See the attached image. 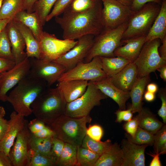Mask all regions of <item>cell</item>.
<instances>
[{"label": "cell", "instance_id": "6da1fadb", "mask_svg": "<svg viewBox=\"0 0 166 166\" xmlns=\"http://www.w3.org/2000/svg\"><path fill=\"white\" fill-rule=\"evenodd\" d=\"M102 7V1H97L93 7L85 11L73 13L66 10L62 16L55 17L63 30V39L75 40L85 35L99 34L104 28Z\"/></svg>", "mask_w": 166, "mask_h": 166}, {"label": "cell", "instance_id": "7a4b0ae2", "mask_svg": "<svg viewBox=\"0 0 166 166\" xmlns=\"http://www.w3.org/2000/svg\"><path fill=\"white\" fill-rule=\"evenodd\" d=\"M47 85L44 81L28 75L14 87L7 96V101L16 113L28 117L32 113L31 104L46 89Z\"/></svg>", "mask_w": 166, "mask_h": 166}, {"label": "cell", "instance_id": "3957f363", "mask_svg": "<svg viewBox=\"0 0 166 166\" xmlns=\"http://www.w3.org/2000/svg\"><path fill=\"white\" fill-rule=\"evenodd\" d=\"M66 104L57 87L45 89L32 103L31 108L36 118L49 125L64 114Z\"/></svg>", "mask_w": 166, "mask_h": 166}, {"label": "cell", "instance_id": "277c9868", "mask_svg": "<svg viewBox=\"0 0 166 166\" xmlns=\"http://www.w3.org/2000/svg\"><path fill=\"white\" fill-rule=\"evenodd\" d=\"M91 121L89 115L75 118L64 114L48 125L54 132L55 137L78 147L81 146L86 135L87 124Z\"/></svg>", "mask_w": 166, "mask_h": 166}, {"label": "cell", "instance_id": "5b68a950", "mask_svg": "<svg viewBox=\"0 0 166 166\" xmlns=\"http://www.w3.org/2000/svg\"><path fill=\"white\" fill-rule=\"evenodd\" d=\"M128 21L114 28H104L96 36L93 45L85 58L84 62H89L96 56L115 57L114 52L122 44V36L127 27Z\"/></svg>", "mask_w": 166, "mask_h": 166}, {"label": "cell", "instance_id": "8992f818", "mask_svg": "<svg viewBox=\"0 0 166 166\" xmlns=\"http://www.w3.org/2000/svg\"><path fill=\"white\" fill-rule=\"evenodd\" d=\"M161 5L149 2L134 11L128 21L122 40L146 36L160 11Z\"/></svg>", "mask_w": 166, "mask_h": 166}, {"label": "cell", "instance_id": "52a82bcc", "mask_svg": "<svg viewBox=\"0 0 166 166\" xmlns=\"http://www.w3.org/2000/svg\"><path fill=\"white\" fill-rule=\"evenodd\" d=\"M108 97L97 87L93 82L89 81L86 91L81 96L66 103L64 114L75 118L89 115L94 107L100 105L101 100Z\"/></svg>", "mask_w": 166, "mask_h": 166}, {"label": "cell", "instance_id": "ba28073f", "mask_svg": "<svg viewBox=\"0 0 166 166\" xmlns=\"http://www.w3.org/2000/svg\"><path fill=\"white\" fill-rule=\"evenodd\" d=\"M161 44L159 39L145 42L137 58L133 62L136 66L138 77H142L155 72L166 65V61L160 56L158 49Z\"/></svg>", "mask_w": 166, "mask_h": 166}, {"label": "cell", "instance_id": "9c48e42d", "mask_svg": "<svg viewBox=\"0 0 166 166\" xmlns=\"http://www.w3.org/2000/svg\"><path fill=\"white\" fill-rule=\"evenodd\" d=\"M107 77L102 69L100 57L96 56L89 62H81L65 71L60 76L57 81L78 80L95 82Z\"/></svg>", "mask_w": 166, "mask_h": 166}, {"label": "cell", "instance_id": "30bf717a", "mask_svg": "<svg viewBox=\"0 0 166 166\" xmlns=\"http://www.w3.org/2000/svg\"><path fill=\"white\" fill-rule=\"evenodd\" d=\"M77 42L69 39H60L54 35L44 31L40 42V59L49 61H54L71 49Z\"/></svg>", "mask_w": 166, "mask_h": 166}, {"label": "cell", "instance_id": "8fae6325", "mask_svg": "<svg viewBox=\"0 0 166 166\" xmlns=\"http://www.w3.org/2000/svg\"><path fill=\"white\" fill-rule=\"evenodd\" d=\"M102 18L104 28H116L128 21L134 11L117 0L103 2Z\"/></svg>", "mask_w": 166, "mask_h": 166}, {"label": "cell", "instance_id": "7c38bea8", "mask_svg": "<svg viewBox=\"0 0 166 166\" xmlns=\"http://www.w3.org/2000/svg\"><path fill=\"white\" fill-rule=\"evenodd\" d=\"M29 76L44 81L47 85L51 86L57 81L60 76L66 70L62 65L54 61L41 59L30 58Z\"/></svg>", "mask_w": 166, "mask_h": 166}, {"label": "cell", "instance_id": "4fadbf2b", "mask_svg": "<svg viewBox=\"0 0 166 166\" xmlns=\"http://www.w3.org/2000/svg\"><path fill=\"white\" fill-rule=\"evenodd\" d=\"M30 68V59L27 57L10 69L0 73V101H7L8 92L29 75Z\"/></svg>", "mask_w": 166, "mask_h": 166}, {"label": "cell", "instance_id": "5bb4252c", "mask_svg": "<svg viewBox=\"0 0 166 166\" xmlns=\"http://www.w3.org/2000/svg\"><path fill=\"white\" fill-rule=\"evenodd\" d=\"M94 36L88 35L80 38L71 49L53 61L63 66L66 69V71L72 69L84 61L93 45Z\"/></svg>", "mask_w": 166, "mask_h": 166}, {"label": "cell", "instance_id": "9a60e30c", "mask_svg": "<svg viewBox=\"0 0 166 166\" xmlns=\"http://www.w3.org/2000/svg\"><path fill=\"white\" fill-rule=\"evenodd\" d=\"M28 121L18 135L9 152V156L13 166H29L30 161V132Z\"/></svg>", "mask_w": 166, "mask_h": 166}, {"label": "cell", "instance_id": "2e32d148", "mask_svg": "<svg viewBox=\"0 0 166 166\" xmlns=\"http://www.w3.org/2000/svg\"><path fill=\"white\" fill-rule=\"evenodd\" d=\"M121 148L123 154L122 166H145V151L148 144L138 145L127 139L122 140Z\"/></svg>", "mask_w": 166, "mask_h": 166}, {"label": "cell", "instance_id": "e0dca14e", "mask_svg": "<svg viewBox=\"0 0 166 166\" xmlns=\"http://www.w3.org/2000/svg\"><path fill=\"white\" fill-rule=\"evenodd\" d=\"M24 117L14 111L10 115L8 129L3 138L0 141V151L9 156V152L14 140L27 121Z\"/></svg>", "mask_w": 166, "mask_h": 166}, {"label": "cell", "instance_id": "ac0fdd59", "mask_svg": "<svg viewBox=\"0 0 166 166\" xmlns=\"http://www.w3.org/2000/svg\"><path fill=\"white\" fill-rule=\"evenodd\" d=\"M6 28L14 61L16 64L19 63L27 57L24 51L26 47L24 40L13 19Z\"/></svg>", "mask_w": 166, "mask_h": 166}, {"label": "cell", "instance_id": "d6986e66", "mask_svg": "<svg viewBox=\"0 0 166 166\" xmlns=\"http://www.w3.org/2000/svg\"><path fill=\"white\" fill-rule=\"evenodd\" d=\"M108 77L117 88L129 92L138 77L136 66L131 62L117 73Z\"/></svg>", "mask_w": 166, "mask_h": 166}, {"label": "cell", "instance_id": "ffe728a7", "mask_svg": "<svg viewBox=\"0 0 166 166\" xmlns=\"http://www.w3.org/2000/svg\"><path fill=\"white\" fill-rule=\"evenodd\" d=\"M94 82L102 93L112 98L117 104L119 109H126V102L130 98L129 92H125L117 88L108 77L104 80Z\"/></svg>", "mask_w": 166, "mask_h": 166}, {"label": "cell", "instance_id": "44dd1931", "mask_svg": "<svg viewBox=\"0 0 166 166\" xmlns=\"http://www.w3.org/2000/svg\"><path fill=\"white\" fill-rule=\"evenodd\" d=\"M57 87L66 103L81 96L87 89L88 81L72 80L58 82Z\"/></svg>", "mask_w": 166, "mask_h": 166}, {"label": "cell", "instance_id": "7402d4cb", "mask_svg": "<svg viewBox=\"0 0 166 166\" xmlns=\"http://www.w3.org/2000/svg\"><path fill=\"white\" fill-rule=\"evenodd\" d=\"M146 36H143L121 41L122 44L114 52L115 56H119L133 62L138 57L145 42Z\"/></svg>", "mask_w": 166, "mask_h": 166}, {"label": "cell", "instance_id": "603a6c76", "mask_svg": "<svg viewBox=\"0 0 166 166\" xmlns=\"http://www.w3.org/2000/svg\"><path fill=\"white\" fill-rule=\"evenodd\" d=\"M13 20L26 26L37 40L40 42L44 31L43 26L36 12L28 13L22 10L18 13Z\"/></svg>", "mask_w": 166, "mask_h": 166}, {"label": "cell", "instance_id": "cb8c5ba5", "mask_svg": "<svg viewBox=\"0 0 166 166\" xmlns=\"http://www.w3.org/2000/svg\"><path fill=\"white\" fill-rule=\"evenodd\" d=\"M150 80L149 75L138 77L129 91L132 104L129 109L133 113H139L143 108V96L147 85Z\"/></svg>", "mask_w": 166, "mask_h": 166}, {"label": "cell", "instance_id": "d4e9b609", "mask_svg": "<svg viewBox=\"0 0 166 166\" xmlns=\"http://www.w3.org/2000/svg\"><path fill=\"white\" fill-rule=\"evenodd\" d=\"M166 36V0H162L159 13L148 33L145 42L156 39L161 40Z\"/></svg>", "mask_w": 166, "mask_h": 166}, {"label": "cell", "instance_id": "484cf974", "mask_svg": "<svg viewBox=\"0 0 166 166\" xmlns=\"http://www.w3.org/2000/svg\"><path fill=\"white\" fill-rule=\"evenodd\" d=\"M14 22L24 40L27 57L28 58L40 59L41 48L40 42L26 26L20 23Z\"/></svg>", "mask_w": 166, "mask_h": 166}, {"label": "cell", "instance_id": "4316f807", "mask_svg": "<svg viewBox=\"0 0 166 166\" xmlns=\"http://www.w3.org/2000/svg\"><path fill=\"white\" fill-rule=\"evenodd\" d=\"M135 117L138 121L139 127L153 134L164 125L146 108L143 107Z\"/></svg>", "mask_w": 166, "mask_h": 166}, {"label": "cell", "instance_id": "83f0119b", "mask_svg": "<svg viewBox=\"0 0 166 166\" xmlns=\"http://www.w3.org/2000/svg\"><path fill=\"white\" fill-rule=\"evenodd\" d=\"M122 163L121 148L115 142L100 156L94 166H122Z\"/></svg>", "mask_w": 166, "mask_h": 166}, {"label": "cell", "instance_id": "f1b7e54d", "mask_svg": "<svg viewBox=\"0 0 166 166\" xmlns=\"http://www.w3.org/2000/svg\"><path fill=\"white\" fill-rule=\"evenodd\" d=\"M103 70L108 77L113 76L119 73L128 64L132 62L122 57H100Z\"/></svg>", "mask_w": 166, "mask_h": 166}, {"label": "cell", "instance_id": "f546056e", "mask_svg": "<svg viewBox=\"0 0 166 166\" xmlns=\"http://www.w3.org/2000/svg\"><path fill=\"white\" fill-rule=\"evenodd\" d=\"M24 0H4L0 9V20L13 19L23 10Z\"/></svg>", "mask_w": 166, "mask_h": 166}, {"label": "cell", "instance_id": "4dcf8cb0", "mask_svg": "<svg viewBox=\"0 0 166 166\" xmlns=\"http://www.w3.org/2000/svg\"><path fill=\"white\" fill-rule=\"evenodd\" d=\"M53 137H38L30 132L29 141L30 150L47 156L51 158L50 153Z\"/></svg>", "mask_w": 166, "mask_h": 166}, {"label": "cell", "instance_id": "1f68e13d", "mask_svg": "<svg viewBox=\"0 0 166 166\" xmlns=\"http://www.w3.org/2000/svg\"><path fill=\"white\" fill-rule=\"evenodd\" d=\"M77 148L74 145L65 143L56 166H77Z\"/></svg>", "mask_w": 166, "mask_h": 166}, {"label": "cell", "instance_id": "d6a6232c", "mask_svg": "<svg viewBox=\"0 0 166 166\" xmlns=\"http://www.w3.org/2000/svg\"><path fill=\"white\" fill-rule=\"evenodd\" d=\"M111 141L108 139L102 142L94 140L86 134L81 146L101 156L112 144Z\"/></svg>", "mask_w": 166, "mask_h": 166}, {"label": "cell", "instance_id": "836d02e7", "mask_svg": "<svg viewBox=\"0 0 166 166\" xmlns=\"http://www.w3.org/2000/svg\"><path fill=\"white\" fill-rule=\"evenodd\" d=\"M100 156L81 146L78 147L77 166H94Z\"/></svg>", "mask_w": 166, "mask_h": 166}, {"label": "cell", "instance_id": "e575fe53", "mask_svg": "<svg viewBox=\"0 0 166 166\" xmlns=\"http://www.w3.org/2000/svg\"><path fill=\"white\" fill-rule=\"evenodd\" d=\"M57 0H38L33 7V12L38 15L42 26L46 22L47 17Z\"/></svg>", "mask_w": 166, "mask_h": 166}, {"label": "cell", "instance_id": "d590c367", "mask_svg": "<svg viewBox=\"0 0 166 166\" xmlns=\"http://www.w3.org/2000/svg\"><path fill=\"white\" fill-rule=\"evenodd\" d=\"M126 136L127 139L136 144H148L150 146H152L153 144L154 134L139 127L133 137H131L128 133L126 134Z\"/></svg>", "mask_w": 166, "mask_h": 166}, {"label": "cell", "instance_id": "8d00e7d4", "mask_svg": "<svg viewBox=\"0 0 166 166\" xmlns=\"http://www.w3.org/2000/svg\"><path fill=\"white\" fill-rule=\"evenodd\" d=\"M0 58L14 61L6 28L0 33Z\"/></svg>", "mask_w": 166, "mask_h": 166}, {"label": "cell", "instance_id": "74e56055", "mask_svg": "<svg viewBox=\"0 0 166 166\" xmlns=\"http://www.w3.org/2000/svg\"><path fill=\"white\" fill-rule=\"evenodd\" d=\"M97 1L93 0H72L65 10L73 13L83 12L93 7Z\"/></svg>", "mask_w": 166, "mask_h": 166}, {"label": "cell", "instance_id": "f35d334b", "mask_svg": "<svg viewBox=\"0 0 166 166\" xmlns=\"http://www.w3.org/2000/svg\"><path fill=\"white\" fill-rule=\"evenodd\" d=\"M29 166H55V163L49 156L30 150Z\"/></svg>", "mask_w": 166, "mask_h": 166}, {"label": "cell", "instance_id": "ab89813d", "mask_svg": "<svg viewBox=\"0 0 166 166\" xmlns=\"http://www.w3.org/2000/svg\"><path fill=\"white\" fill-rule=\"evenodd\" d=\"M65 143L57 138H53L50 157L55 163L56 165L63 151Z\"/></svg>", "mask_w": 166, "mask_h": 166}, {"label": "cell", "instance_id": "60d3db41", "mask_svg": "<svg viewBox=\"0 0 166 166\" xmlns=\"http://www.w3.org/2000/svg\"><path fill=\"white\" fill-rule=\"evenodd\" d=\"M72 0H57L51 11L47 16L46 21L48 22L53 18L58 16L66 10Z\"/></svg>", "mask_w": 166, "mask_h": 166}, {"label": "cell", "instance_id": "b9f144b4", "mask_svg": "<svg viewBox=\"0 0 166 166\" xmlns=\"http://www.w3.org/2000/svg\"><path fill=\"white\" fill-rule=\"evenodd\" d=\"M166 142V126L162 127L154 134L153 145L155 152H159L162 145Z\"/></svg>", "mask_w": 166, "mask_h": 166}, {"label": "cell", "instance_id": "7bdbcfd3", "mask_svg": "<svg viewBox=\"0 0 166 166\" xmlns=\"http://www.w3.org/2000/svg\"><path fill=\"white\" fill-rule=\"evenodd\" d=\"M104 133L102 127L99 125H90L86 131V135L97 141H101Z\"/></svg>", "mask_w": 166, "mask_h": 166}, {"label": "cell", "instance_id": "ee69618b", "mask_svg": "<svg viewBox=\"0 0 166 166\" xmlns=\"http://www.w3.org/2000/svg\"><path fill=\"white\" fill-rule=\"evenodd\" d=\"M161 101L160 108L158 111V115L161 118L164 123H166V91L164 88L160 90L158 94Z\"/></svg>", "mask_w": 166, "mask_h": 166}, {"label": "cell", "instance_id": "f6af8a7d", "mask_svg": "<svg viewBox=\"0 0 166 166\" xmlns=\"http://www.w3.org/2000/svg\"><path fill=\"white\" fill-rule=\"evenodd\" d=\"M138 127V122L135 117L127 121L123 125L125 131L132 137L134 136Z\"/></svg>", "mask_w": 166, "mask_h": 166}, {"label": "cell", "instance_id": "bcb514c9", "mask_svg": "<svg viewBox=\"0 0 166 166\" xmlns=\"http://www.w3.org/2000/svg\"><path fill=\"white\" fill-rule=\"evenodd\" d=\"M133 113L129 108L127 110L118 109L115 112L117 117L115 121L117 123H121L122 121H128L132 119Z\"/></svg>", "mask_w": 166, "mask_h": 166}, {"label": "cell", "instance_id": "7dc6e473", "mask_svg": "<svg viewBox=\"0 0 166 166\" xmlns=\"http://www.w3.org/2000/svg\"><path fill=\"white\" fill-rule=\"evenodd\" d=\"M46 124L39 119L35 118L28 123V127L30 132L34 134L44 128Z\"/></svg>", "mask_w": 166, "mask_h": 166}, {"label": "cell", "instance_id": "c3c4849f", "mask_svg": "<svg viewBox=\"0 0 166 166\" xmlns=\"http://www.w3.org/2000/svg\"><path fill=\"white\" fill-rule=\"evenodd\" d=\"M162 1V0H134L130 8L132 11H135L147 3L153 2L161 5Z\"/></svg>", "mask_w": 166, "mask_h": 166}, {"label": "cell", "instance_id": "681fc988", "mask_svg": "<svg viewBox=\"0 0 166 166\" xmlns=\"http://www.w3.org/2000/svg\"><path fill=\"white\" fill-rule=\"evenodd\" d=\"M33 134L36 136L40 138L55 137L54 132L48 125H46L40 130Z\"/></svg>", "mask_w": 166, "mask_h": 166}, {"label": "cell", "instance_id": "f907efd6", "mask_svg": "<svg viewBox=\"0 0 166 166\" xmlns=\"http://www.w3.org/2000/svg\"><path fill=\"white\" fill-rule=\"evenodd\" d=\"M15 64L14 61L0 58V73L10 69Z\"/></svg>", "mask_w": 166, "mask_h": 166}, {"label": "cell", "instance_id": "816d5d0a", "mask_svg": "<svg viewBox=\"0 0 166 166\" xmlns=\"http://www.w3.org/2000/svg\"><path fill=\"white\" fill-rule=\"evenodd\" d=\"M8 121L3 117L0 118V141L5 136L8 128Z\"/></svg>", "mask_w": 166, "mask_h": 166}, {"label": "cell", "instance_id": "f5cc1de1", "mask_svg": "<svg viewBox=\"0 0 166 166\" xmlns=\"http://www.w3.org/2000/svg\"><path fill=\"white\" fill-rule=\"evenodd\" d=\"M0 166H13L9 156L2 151H0Z\"/></svg>", "mask_w": 166, "mask_h": 166}, {"label": "cell", "instance_id": "db71d44e", "mask_svg": "<svg viewBox=\"0 0 166 166\" xmlns=\"http://www.w3.org/2000/svg\"><path fill=\"white\" fill-rule=\"evenodd\" d=\"M38 0H24L23 10L28 13L33 12V7Z\"/></svg>", "mask_w": 166, "mask_h": 166}, {"label": "cell", "instance_id": "11a10c76", "mask_svg": "<svg viewBox=\"0 0 166 166\" xmlns=\"http://www.w3.org/2000/svg\"><path fill=\"white\" fill-rule=\"evenodd\" d=\"M160 154L158 152H155L154 154H150L153 158L151 161L150 166H161V164L160 160Z\"/></svg>", "mask_w": 166, "mask_h": 166}, {"label": "cell", "instance_id": "9f6ffc18", "mask_svg": "<svg viewBox=\"0 0 166 166\" xmlns=\"http://www.w3.org/2000/svg\"><path fill=\"white\" fill-rule=\"evenodd\" d=\"M162 45L160 47V54L161 57L166 61V36L161 40Z\"/></svg>", "mask_w": 166, "mask_h": 166}, {"label": "cell", "instance_id": "6f0895ef", "mask_svg": "<svg viewBox=\"0 0 166 166\" xmlns=\"http://www.w3.org/2000/svg\"><path fill=\"white\" fill-rule=\"evenodd\" d=\"M144 97L146 101L149 102H152L155 99V93L147 91L144 93Z\"/></svg>", "mask_w": 166, "mask_h": 166}, {"label": "cell", "instance_id": "680465c9", "mask_svg": "<svg viewBox=\"0 0 166 166\" xmlns=\"http://www.w3.org/2000/svg\"><path fill=\"white\" fill-rule=\"evenodd\" d=\"M147 91L155 93L158 90V87L157 85L154 83L148 84L146 85Z\"/></svg>", "mask_w": 166, "mask_h": 166}, {"label": "cell", "instance_id": "91938a15", "mask_svg": "<svg viewBox=\"0 0 166 166\" xmlns=\"http://www.w3.org/2000/svg\"><path fill=\"white\" fill-rule=\"evenodd\" d=\"M157 70L160 73V76L165 81H166V65L162 66Z\"/></svg>", "mask_w": 166, "mask_h": 166}, {"label": "cell", "instance_id": "94428289", "mask_svg": "<svg viewBox=\"0 0 166 166\" xmlns=\"http://www.w3.org/2000/svg\"><path fill=\"white\" fill-rule=\"evenodd\" d=\"M12 19L0 20V33L6 28L7 25Z\"/></svg>", "mask_w": 166, "mask_h": 166}, {"label": "cell", "instance_id": "6125c7cd", "mask_svg": "<svg viewBox=\"0 0 166 166\" xmlns=\"http://www.w3.org/2000/svg\"><path fill=\"white\" fill-rule=\"evenodd\" d=\"M120 2L127 6L131 7L134 0H117Z\"/></svg>", "mask_w": 166, "mask_h": 166}, {"label": "cell", "instance_id": "be15d7a7", "mask_svg": "<svg viewBox=\"0 0 166 166\" xmlns=\"http://www.w3.org/2000/svg\"><path fill=\"white\" fill-rule=\"evenodd\" d=\"M166 152V142L165 143L161 146L159 152L160 154L163 155Z\"/></svg>", "mask_w": 166, "mask_h": 166}, {"label": "cell", "instance_id": "e7e4bbea", "mask_svg": "<svg viewBox=\"0 0 166 166\" xmlns=\"http://www.w3.org/2000/svg\"><path fill=\"white\" fill-rule=\"evenodd\" d=\"M6 114V112L4 108L0 106V118L3 117Z\"/></svg>", "mask_w": 166, "mask_h": 166}, {"label": "cell", "instance_id": "03108f58", "mask_svg": "<svg viewBox=\"0 0 166 166\" xmlns=\"http://www.w3.org/2000/svg\"><path fill=\"white\" fill-rule=\"evenodd\" d=\"M4 0H0V9L1 7L3 1Z\"/></svg>", "mask_w": 166, "mask_h": 166}, {"label": "cell", "instance_id": "003e7915", "mask_svg": "<svg viewBox=\"0 0 166 166\" xmlns=\"http://www.w3.org/2000/svg\"><path fill=\"white\" fill-rule=\"evenodd\" d=\"M94 1H101L102 2L105 1H106V0H93Z\"/></svg>", "mask_w": 166, "mask_h": 166}]
</instances>
